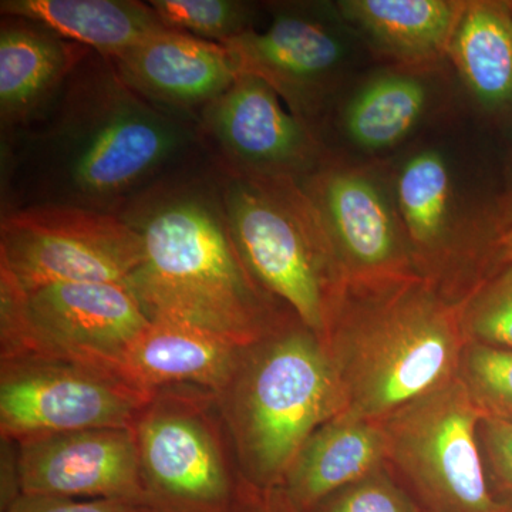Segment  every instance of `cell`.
Instances as JSON below:
<instances>
[{"label": "cell", "mask_w": 512, "mask_h": 512, "mask_svg": "<svg viewBox=\"0 0 512 512\" xmlns=\"http://www.w3.org/2000/svg\"><path fill=\"white\" fill-rule=\"evenodd\" d=\"M0 141V215L72 207L119 217L208 157L197 121L143 99L96 52L39 119Z\"/></svg>", "instance_id": "6da1fadb"}, {"label": "cell", "mask_w": 512, "mask_h": 512, "mask_svg": "<svg viewBox=\"0 0 512 512\" xmlns=\"http://www.w3.org/2000/svg\"><path fill=\"white\" fill-rule=\"evenodd\" d=\"M119 217L143 244V261L126 284L148 318L232 346L255 338L261 285L232 235L210 156L151 188Z\"/></svg>", "instance_id": "7a4b0ae2"}, {"label": "cell", "mask_w": 512, "mask_h": 512, "mask_svg": "<svg viewBox=\"0 0 512 512\" xmlns=\"http://www.w3.org/2000/svg\"><path fill=\"white\" fill-rule=\"evenodd\" d=\"M464 346L456 313L427 286H389L346 322L332 359L345 412L382 423L458 376Z\"/></svg>", "instance_id": "3957f363"}, {"label": "cell", "mask_w": 512, "mask_h": 512, "mask_svg": "<svg viewBox=\"0 0 512 512\" xmlns=\"http://www.w3.org/2000/svg\"><path fill=\"white\" fill-rule=\"evenodd\" d=\"M210 158L229 227L256 282L313 332H325L329 275L339 259L311 195L295 178L244 173Z\"/></svg>", "instance_id": "277c9868"}, {"label": "cell", "mask_w": 512, "mask_h": 512, "mask_svg": "<svg viewBox=\"0 0 512 512\" xmlns=\"http://www.w3.org/2000/svg\"><path fill=\"white\" fill-rule=\"evenodd\" d=\"M483 414L456 376L382 421L387 458L416 491L426 512H504L481 450Z\"/></svg>", "instance_id": "5b68a950"}, {"label": "cell", "mask_w": 512, "mask_h": 512, "mask_svg": "<svg viewBox=\"0 0 512 512\" xmlns=\"http://www.w3.org/2000/svg\"><path fill=\"white\" fill-rule=\"evenodd\" d=\"M143 244L117 215L30 207L0 215V266L26 292L73 282H126Z\"/></svg>", "instance_id": "8992f818"}, {"label": "cell", "mask_w": 512, "mask_h": 512, "mask_svg": "<svg viewBox=\"0 0 512 512\" xmlns=\"http://www.w3.org/2000/svg\"><path fill=\"white\" fill-rule=\"evenodd\" d=\"M345 412L335 363L316 340L292 333L278 340L252 373L245 400V439L266 481L286 476L303 444Z\"/></svg>", "instance_id": "52a82bcc"}, {"label": "cell", "mask_w": 512, "mask_h": 512, "mask_svg": "<svg viewBox=\"0 0 512 512\" xmlns=\"http://www.w3.org/2000/svg\"><path fill=\"white\" fill-rule=\"evenodd\" d=\"M198 128L208 156L244 173L302 181L319 165L315 133L282 107L269 84L249 74H239L202 110Z\"/></svg>", "instance_id": "ba28073f"}, {"label": "cell", "mask_w": 512, "mask_h": 512, "mask_svg": "<svg viewBox=\"0 0 512 512\" xmlns=\"http://www.w3.org/2000/svg\"><path fill=\"white\" fill-rule=\"evenodd\" d=\"M93 367L30 365L5 373L0 384V427L15 439L96 429H127L140 390Z\"/></svg>", "instance_id": "9c48e42d"}, {"label": "cell", "mask_w": 512, "mask_h": 512, "mask_svg": "<svg viewBox=\"0 0 512 512\" xmlns=\"http://www.w3.org/2000/svg\"><path fill=\"white\" fill-rule=\"evenodd\" d=\"M28 293L37 352L99 370H117L151 325L126 282H73Z\"/></svg>", "instance_id": "30bf717a"}, {"label": "cell", "mask_w": 512, "mask_h": 512, "mask_svg": "<svg viewBox=\"0 0 512 512\" xmlns=\"http://www.w3.org/2000/svg\"><path fill=\"white\" fill-rule=\"evenodd\" d=\"M225 46L239 74L264 80L313 133L330 83L342 63V42L328 25L302 10L282 9L265 30H248Z\"/></svg>", "instance_id": "8fae6325"}, {"label": "cell", "mask_w": 512, "mask_h": 512, "mask_svg": "<svg viewBox=\"0 0 512 512\" xmlns=\"http://www.w3.org/2000/svg\"><path fill=\"white\" fill-rule=\"evenodd\" d=\"M140 450L127 429L73 431L23 441L18 480L22 494L146 505ZM148 508V507H147Z\"/></svg>", "instance_id": "7c38bea8"}, {"label": "cell", "mask_w": 512, "mask_h": 512, "mask_svg": "<svg viewBox=\"0 0 512 512\" xmlns=\"http://www.w3.org/2000/svg\"><path fill=\"white\" fill-rule=\"evenodd\" d=\"M110 60L143 99L197 123L239 76L227 46L178 30L148 37Z\"/></svg>", "instance_id": "4fadbf2b"}, {"label": "cell", "mask_w": 512, "mask_h": 512, "mask_svg": "<svg viewBox=\"0 0 512 512\" xmlns=\"http://www.w3.org/2000/svg\"><path fill=\"white\" fill-rule=\"evenodd\" d=\"M140 458L151 512H231L235 500L220 453L204 427L178 414L141 426Z\"/></svg>", "instance_id": "5bb4252c"}, {"label": "cell", "mask_w": 512, "mask_h": 512, "mask_svg": "<svg viewBox=\"0 0 512 512\" xmlns=\"http://www.w3.org/2000/svg\"><path fill=\"white\" fill-rule=\"evenodd\" d=\"M92 50L36 20L0 19V137L39 119Z\"/></svg>", "instance_id": "9a60e30c"}, {"label": "cell", "mask_w": 512, "mask_h": 512, "mask_svg": "<svg viewBox=\"0 0 512 512\" xmlns=\"http://www.w3.org/2000/svg\"><path fill=\"white\" fill-rule=\"evenodd\" d=\"M319 165L301 184L325 220L339 261L365 275L389 274L399 264L400 241L382 192L363 175Z\"/></svg>", "instance_id": "2e32d148"}, {"label": "cell", "mask_w": 512, "mask_h": 512, "mask_svg": "<svg viewBox=\"0 0 512 512\" xmlns=\"http://www.w3.org/2000/svg\"><path fill=\"white\" fill-rule=\"evenodd\" d=\"M386 458L380 421L340 413L303 444L286 473L282 495L296 510L315 511L333 494L380 470Z\"/></svg>", "instance_id": "e0dca14e"}, {"label": "cell", "mask_w": 512, "mask_h": 512, "mask_svg": "<svg viewBox=\"0 0 512 512\" xmlns=\"http://www.w3.org/2000/svg\"><path fill=\"white\" fill-rule=\"evenodd\" d=\"M0 16L36 20L107 59L173 30L150 2L138 0H2Z\"/></svg>", "instance_id": "ac0fdd59"}, {"label": "cell", "mask_w": 512, "mask_h": 512, "mask_svg": "<svg viewBox=\"0 0 512 512\" xmlns=\"http://www.w3.org/2000/svg\"><path fill=\"white\" fill-rule=\"evenodd\" d=\"M234 348L200 329L151 320L128 349L120 373L138 390L173 382L220 386L231 373Z\"/></svg>", "instance_id": "d6986e66"}, {"label": "cell", "mask_w": 512, "mask_h": 512, "mask_svg": "<svg viewBox=\"0 0 512 512\" xmlns=\"http://www.w3.org/2000/svg\"><path fill=\"white\" fill-rule=\"evenodd\" d=\"M464 3L448 0H346L343 18L362 29L384 53L426 63L448 52Z\"/></svg>", "instance_id": "ffe728a7"}, {"label": "cell", "mask_w": 512, "mask_h": 512, "mask_svg": "<svg viewBox=\"0 0 512 512\" xmlns=\"http://www.w3.org/2000/svg\"><path fill=\"white\" fill-rule=\"evenodd\" d=\"M448 52L483 106L512 103L511 3H464Z\"/></svg>", "instance_id": "44dd1931"}, {"label": "cell", "mask_w": 512, "mask_h": 512, "mask_svg": "<svg viewBox=\"0 0 512 512\" xmlns=\"http://www.w3.org/2000/svg\"><path fill=\"white\" fill-rule=\"evenodd\" d=\"M426 99L423 84L413 77H379L367 84L346 110V131L366 150L396 146L416 126Z\"/></svg>", "instance_id": "7402d4cb"}, {"label": "cell", "mask_w": 512, "mask_h": 512, "mask_svg": "<svg viewBox=\"0 0 512 512\" xmlns=\"http://www.w3.org/2000/svg\"><path fill=\"white\" fill-rule=\"evenodd\" d=\"M450 195V173L439 153L424 151L404 165L397 198L414 244L430 247L439 241L446 229Z\"/></svg>", "instance_id": "603a6c76"}, {"label": "cell", "mask_w": 512, "mask_h": 512, "mask_svg": "<svg viewBox=\"0 0 512 512\" xmlns=\"http://www.w3.org/2000/svg\"><path fill=\"white\" fill-rule=\"evenodd\" d=\"M167 28L225 45L252 25L255 8L239 0H150Z\"/></svg>", "instance_id": "cb8c5ba5"}, {"label": "cell", "mask_w": 512, "mask_h": 512, "mask_svg": "<svg viewBox=\"0 0 512 512\" xmlns=\"http://www.w3.org/2000/svg\"><path fill=\"white\" fill-rule=\"evenodd\" d=\"M458 377L484 417L512 423V349L468 343Z\"/></svg>", "instance_id": "d4e9b609"}, {"label": "cell", "mask_w": 512, "mask_h": 512, "mask_svg": "<svg viewBox=\"0 0 512 512\" xmlns=\"http://www.w3.org/2000/svg\"><path fill=\"white\" fill-rule=\"evenodd\" d=\"M463 325L473 342L512 349V265L477 293Z\"/></svg>", "instance_id": "484cf974"}, {"label": "cell", "mask_w": 512, "mask_h": 512, "mask_svg": "<svg viewBox=\"0 0 512 512\" xmlns=\"http://www.w3.org/2000/svg\"><path fill=\"white\" fill-rule=\"evenodd\" d=\"M312 512H426L382 468L333 494Z\"/></svg>", "instance_id": "4316f807"}, {"label": "cell", "mask_w": 512, "mask_h": 512, "mask_svg": "<svg viewBox=\"0 0 512 512\" xmlns=\"http://www.w3.org/2000/svg\"><path fill=\"white\" fill-rule=\"evenodd\" d=\"M478 434L491 493L512 512V423L483 416Z\"/></svg>", "instance_id": "83f0119b"}, {"label": "cell", "mask_w": 512, "mask_h": 512, "mask_svg": "<svg viewBox=\"0 0 512 512\" xmlns=\"http://www.w3.org/2000/svg\"><path fill=\"white\" fill-rule=\"evenodd\" d=\"M2 512H151L146 505L123 500H77L50 495L22 494Z\"/></svg>", "instance_id": "f1b7e54d"}, {"label": "cell", "mask_w": 512, "mask_h": 512, "mask_svg": "<svg viewBox=\"0 0 512 512\" xmlns=\"http://www.w3.org/2000/svg\"><path fill=\"white\" fill-rule=\"evenodd\" d=\"M231 512H303L296 510L286 501L284 495L264 498H241L235 500Z\"/></svg>", "instance_id": "f546056e"}, {"label": "cell", "mask_w": 512, "mask_h": 512, "mask_svg": "<svg viewBox=\"0 0 512 512\" xmlns=\"http://www.w3.org/2000/svg\"><path fill=\"white\" fill-rule=\"evenodd\" d=\"M510 244H511V248H512V235H511V238H510Z\"/></svg>", "instance_id": "4dcf8cb0"}, {"label": "cell", "mask_w": 512, "mask_h": 512, "mask_svg": "<svg viewBox=\"0 0 512 512\" xmlns=\"http://www.w3.org/2000/svg\"><path fill=\"white\" fill-rule=\"evenodd\" d=\"M511 6H512V3H511Z\"/></svg>", "instance_id": "1f68e13d"}]
</instances>
